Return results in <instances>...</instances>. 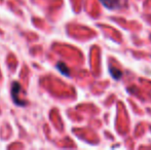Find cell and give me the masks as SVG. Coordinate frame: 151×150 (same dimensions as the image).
I'll return each mask as SVG.
<instances>
[{
    "mask_svg": "<svg viewBox=\"0 0 151 150\" xmlns=\"http://www.w3.org/2000/svg\"><path fill=\"white\" fill-rule=\"evenodd\" d=\"M21 90H22V88H21V85L18 82H12V101H14V103L17 106H25L26 105V102H24V101H22L19 98V93L21 92Z\"/></svg>",
    "mask_w": 151,
    "mask_h": 150,
    "instance_id": "6da1fadb",
    "label": "cell"
},
{
    "mask_svg": "<svg viewBox=\"0 0 151 150\" xmlns=\"http://www.w3.org/2000/svg\"><path fill=\"white\" fill-rule=\"evenodd\" d=\"M103 3L104 6H106L109 9H116L119 7V0H100Z\"/></svg>",
    "mask_w": 151,
    "mask_h": 150,
    "instance_id": "7a4b0ae2",
    "label": "cell"
},
{
    "mask_svg": "<svg viewBox=\"0 0 151 150\" xmlns=\"http://www.w3.org/2000/svg\"><path fill=\"white\" fill-rule=\"evenodd\" d=\"M57 68H58V70L60 71V72H61L63 75H65V76H69V75H70L69 69L67 68V66H66V65L64 64V63L59 62L58 64H57Z\"/></svg>",
    "mask_w": 151,
    "mask_h": 150,
    "instance_id": "3957f363",
    "label": "cell"
},
{
    "mask_svg": "<svg viewBox=\"0 0 151 150\" xmlns=\"http://www.w3.org/2000/svg\"><path fill=\"white\" fill-rule=\"evenodd\" d=\"M110 73H111L112 77L114 78V79H119L121 77V75H122V72H121L120 70H118V69L116 68H111L110 69Z\"/></svg>",
    "mask_w": 151,
    "mask_h": 150,
    "instance_id": "277c9868",
    "label": "cell"
}]
</instances>
